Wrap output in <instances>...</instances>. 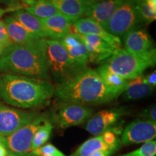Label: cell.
<instances>
[{
    "instance_id": "cell-13",
    "label": "cell",
    "mask_w": 156,
    "mask_h": 156,
    "mask_svg": "<svg viewBox=\"0 0 156 156\" xmlns=\"http://www.w3.org/2000/svg\"><path fill=\"white\" fill-rule=\"evenodd\" d=\"M156 122L145 119H136L128 124L123 131L121 137L122 145L145 143L155 139Z\"/></svg>"
},
{
    "instance_id": "cell-36",
    "label": "cell",
    "mask_w": 156,
    "mask_h": 156,
    "mask_svg": "<svg viewBox=\"0 0 156 156\" xmlns=\"http://www.w3.org/2000/svg\"><path fill=\"white\" fill-rule=\"evenodd\" d=\"M5 48H4L1 44H0V56L2 55V54H3V52H4V51H5Z\"/></svg>"
},
{
    "instance_id": "cell-29",
    "label": "cell",
    "mask_w": 156,
    "mask_h": 156,
    "mask_svg": "<svg viewBox=\"0 0 156 156\" xmlns=\"http://www.w3.org/2000/svg\"><path fill=\"white\" fill-rule=\"evenodd\" d=\"M0 44L5 49L14 45V43L12 41L10 37L7 33L5 23L1 20H0Z\"/></svg>"
},
{
    "instance_id": "cell-18",
    "label": "cell",
    "mask_w": 156,
    "mask_h": 156,
    "mask_svg": "<svg viewBox=\"0 0 156 156\" xmlns=\"http://www.w3.org/2000/svg\"><path fill=\"white\" fill-rule=\"evenodd\" d=\"M56 9L75 22L85 16L93 0H50Z\"/></svg>"
},
{
    "instance_id": "cell-21",
    "label": "cell",
    "mask_w": 156,
    "mask_h": 156,
    "mask_svg": "<svg viewBox=\"0 0 156 156\" xmlns=\"http://www.w3.org/2000/svg\"><path fill=\"white\" fill-rule=\"evenodd\" d=\"M12 16L17 21L20 23L23 27H25L27 30L32 33L33 34L44 38L46 40L50 39V34L43 26L41 23L40 18L30 13L25 11V9H20L14 12Z\"/></svg>"
},
{
    "instance_id": "cell-40",
    "label": "cell",
    "mask_w": 156,
    "mask_h": 156,
    "mask_svg": "<svg viewBox=\"0 0 156 156\" xmlns=\"http://www.w3.org/2000/svg\"><path fill=\"white\" fill-rule=\"evenodd\" d=\"M9 156H14V155H9Z\"/></svg>"
},
{
    "instance_id": "cell-35",
    "label": "cell",
    "mask_w": 156,
    "mask_h": 156,
    "mask_svg": "<svg viewBox=\"0 0 156 156\" xmlns=\"http://www.w3.org/2000/svg\"><path fill=\"white\" fill-rule=\"evenodd\" d=\"M8 152L2 142H0V156H7Z\"/></svg>"
},
{
    "instance_id": "cell-5",
    "label": "cell",
    "mask_w": 156,
    "mask_h": 156,
    "mask_svg": "<svg viewBox=\"0 0 156 156\" xmlns=\"http://www.w3.org/2000/svg\"><path fill=\"white\" fill-rule=\"evenodd\" d=\"M145 24L138 9V0H126L102 28L121 40Z\"/></svg>"
},
{
    "instance_id": "cell-39",
    "label": "cell",
    "mask_w": 156,
    "mask_h": 156,
    "mask_svg": "<svg viewBox=\"0 0 156 156\" xmlns=\"http://www.w3.org/2000/svg\"><path fill=\"white\" fill-rule=\"evenodd\" d=\"M93 2H101V1H103V0H93Z\"/></svg>"
},
{
    "instance_id": "cell-15",
    "label": "cell",
    "mask_w": 156,
    "mask_h": 156,
    "mask_svg": "<svg viewBox=\"0 0 156 156\" xmlns=\"http://www.w3.org/2000/svg\"><path fill=\"white\" fill-rule=\"evenodd\" d=\"M74 33L82 35H94L103 38L118 51L122 48V42L120 38L108 34L98 23L89 17H83L73 23Z\"/></svg>"
},
{
    "instance_id": "cell-31",
    "label": "cell",
    "mask_w": 156,
    "mask_h": 156,
    "mask_svg": "<svg viewBox=\"0 0 156 156\" xmlns=\"http://www.w3.org/2000/svg\"><path fill=\"white\" fill-rule=\"evenodd\" d=\"M23 0H0V2L7 5L9 7L23 9Z\"/></svg>"
},
{
    "instance_id": "cell-4",
    "label": "cell",
    "mask_w": 156,
    "mask_h": 156,
    "mask_svg": "<svg viewBox=\"0 0 156 156\" xmlns=\"http://www.w3.org/2000/svg\"><path fill=\"white\" fill-rule=\"evenodd\" d=\"M46 44L48 73L58 84L69 80L87 68L72 58L58 41L47 39Z\"/></svg>"
},
{
    "instance_id": "cell-37",
    "label": "cell",
    "mask_w": 156,
    "mask_h": 156,
    "mask_svg": "<svg viewBox=\"0 0 156 156\" xmlns=\"http://www.w3.org/2000/svg\"><path fill=\"white\" fill-rule=\"evenodd\" d=\"M20 156H38V155H35V154L32 153H28L25 154V155H20Z\"/></svg>"
},
{
    "instance_id": "cell-17",
    "label": "cell",
    "mask_w": 156,
    "mask_h": 156,
    "mask_svg": "<svg viewBox=\"0 0 156 156\" xmlns=\"http://www.w3.org/2000/svg\"><path fill=\"white\" fill-rule=\"evenodd\" d=\"M126 0H103L94 2L87 9L85 17L93 20L103 27L112 17L115 12Z\"/></svg>"
},
{
    "instance_id": "cell-20",
    "label": "cell",
    "mask_w": 156,
    "mask_h": 156,
    "mask_svg": "<svg viewBox=\"0 0 156 156\" xmlns=\"http://www.w3.org/2000/svg\"><path fill=\"white\" fill-rule=\"evenodd\" d=\"M72 58L78 63L87 67L89 54L85 44L77 33H71L58 40Z\"/></svg>"
},
{
    "instance_id": "cell-6",
    "label": "cell",
    "mask_w": 156,
    "mask_h": 156,
    "mask_svg": "<svg viewBox=\"0 0 156 156\" xmlns=\"http://www.w3.org/2000/svg\"><path fill=\"white\" fill-rule=\"evenodd\" d=\"M101 64L112 73L129 80L140 77L147 68L154 66L150 62L134 55L124 48L116 51Z\"/></svg>"
},
{
    "instance_id": "cell-24",
    "label": "cell",
    "mask_w": 156,
    "mask_h": 156,
    "mask_svg": "<svg viewBox=\"0 0 156 156\" xmlns=\"http://www.w3.org/2000/svg\"><path fill=\"white\" fill-rule=\"evenodd\" d=\"M95 71L100 75L105 85L118 96L122 95L127 87L129 80L112 73L102 64Z\"/></svg>"
},
{
    "instance_id": "cell-23",
    "label": "cell",
    "mask_w": 156,
    "mask_h": 156,
    "mask_svg": "<svg viewBox=\"0 0 156 156\" xmlns=\"http://www.w3.org/2000/svg\"><path fill=\"white\" fill-rule=\"evenodd\" d=\"M153 90L154 87L144 82L142 75L129 81L126 90L122 93V98L126 101L137 100L151 94Z\"/></svg>"
},
{
    "instance_id": "cell-14",
    "label": "cell",
    "mask_w": 156,
    "mask_h": 156,
    "mask_svg": "<svg viewBox=\"0 0 156 156\" xmlns=\"http://www.w3.org/2000/svg\"><path fill=\"white\" fill-rule=\"evenodd\" d=\"M125 114L126 108L124 107L101 111L90 117L85 128L89 133L95 136L108 130L113 131V126Z\"/></svg>"
},
{
    "instance_id": "cell-1",
    "label": "cell",
    "mask_w": 156,
    "mask_h": 156,
    "mask_svg": "<svg viewBox=\"0 0 156 156\" xmlns=\"http://www.w3.org/2000/svg\"><path fill=\"white\" fill-rule=\"evenodd\" d=\"M54 92V86L48 80L14 74L0 75V98L13 107L25 109L44 106Z\"/></svg>"
},
{
    "instance_id": "cell-8",
    "label": "cell",
    "mask_w": 156,
    "mask_h": 156,
    "mask_svg": "<svg viewBox=\"0 0 156 156\" xmlns=\"http://www.w3.org/2000/svg\"><path fill=\"white\" fill-rule=\"evenodd\" d=\"M46 119H47L46 115L41 114L32 122L22 126L10 135L4 137L2 144L8 152V155L20 156L30 153L34 134Z\"/></svg>"
},
{
    "instance_id": "cell-19",
    "label": "cell",
    "mask_w": 156,
    "mask_h": 156,
    "mask_svg": "<svg viewBox=\"0 0 156 156\" xmlns=\"http://www.w3.org/2000/svg\"><path fill=\"white\" fill-rule=\"evenodd\" d=\"M40 20L50 34V40L58 41L66 35L73 33L72 28L74 22L60 12L52 17L40 19Z\"/></svg>"
},
{
    "instance_id": "cell-11",
    "label": "cell",
    "mask_w": 156,
    "mask_h": 156,
    "mask_svg": "<svg viewBox=\"0 0 156 156\" xmlns=\"http://www.w3.org/2000/svg\"><path fill=\"white\" fill-rule=\"evenodd\" d=\"M7 33L14 44L46 53V39L33 34L17 21L12 15L3 20Z\"/></svg>"
},
{
    "instance_id": "cell-38",
    "label": "cell",
    "mask_w": 156,
    "mask_h": 156,
    "mask_svg": "<svg viewBox=\"0 0 156 156\" xmlns=\"http://www.w3.org/2000/svg\"><path fill=\"white\" fill-rule=\"evenodd\" d=\"M3 140H4V136H2L1 134H0V142H2V143Z\"/></svg>"
},
{
    "instance_id": "cell-30",
    "label": "cell",
    "mask_w": 156,
    "mask_h": 156,
    "mask_svg": "<svg viewBox=\"0 0 156 156\" xmlns=\"http://www.w3.org/2000/svg\"><path fill=\"white\" fill-rule=\"evenodd\" d=\"M139 116L141 117L142 119L151 121V122H156V107L155 105L151 106L139 114Z\"/></svg>"
},
{
    "instance_id": "cell-16",
    "label": "cell",
    "mask_w": 156,
    "mask_h": 156,
    "mask_svg": "<svg viewBox=\"0 0 156 156\" xmlns=\"http://www.w3.org/2000/svg\"><path fill=\"white\" fill-rule=\"evenodd\" d=\"M89 54V62H102L112 56L116 50L106 41L94 35L79 34Z\"/></svg>"
},
{
    "instance_id": "cell-34",
    "label": "cell",
    "mask_w": 156,
    "mask_h": 156,
    "mask_svg": "<svg viewBox=\"0 0 156 156\" xmlns=\"http://www.w3.org/2000/svg\"><path fill=\"white\" fill-rule=\"evenodd\" d=\"M112 154L104 151H97L91 154L90 156H110Z\"/></svg>"
},
{
    "instance_id": "cell-28",
    "label": "cell",
    "mask_w": 156,
    "mask_h": 156,
    "mask_svg": "<svg viewBox=\"0 0 156 156\" xmlns=\"http://www.w3.org/2000/svg\"><path fill=\"white\" fill-rule=\"evenodd\" d=\"M38 156H66L52 144H46L30 152Z\"/></svg>"
},
{
    "instance_id": "cell-9",
    "label": "cell",
    "mask_w": 156,
    "mask_h": 156,
    "mask_svg": "<svg viewBox=\"0 0 156 156\" xmlns=\"http://www.w3.org/2000/svg\"><path fill=\"white\" fill-rule=\"evenodd\" d=\"M36 112L21 110L0 104V134L10 135L22 126L32 122L40 116Z\"/></svg>"
},
{
    "instance_id": "cell-3",
    "label": "cell",
    "mask_w": 156,
    "mask_h": 156,
    "mask_svg": "<svg viewBox=\"0 0 156 156\" xmlns=\"http://www.w3.org/2000/svg\"><path fill=\"white\" fill-rule=\"evenodd\" d=\"M0 71L49 80L46 53L14 44L0 56Z\"/></svg>"
},
{
    "instance_id": "cell-7",
    "label": "cell",
    "mask_w": 156,
    "mask_h": 156,
    "mask_svg": "<svg viewBox=\"0 0 156 156\" xmlns=\"http://www.w3.org/2000/svg\"><path fill=\"white\" fill-rule=\"evenodd\" d=\"M93 111L87 106L74 103L60 102L51 113L50 122L58 128L78 126L87 122Z\"/></svg>"
},
{
    "instance_id": "cell-12",
    "label": "cell",
    "mask_w": 156,
    "mask_h": 156,
    "mask_svg": "<svg viewBox=\"0 0 156 156\" xmlns=\"http://www.w3.org/2000/svg\"><path fill=\"white\" fill-rule=\"evenodd\" d=\"M119 138L114 131L108 130L87 140L69 156H90L97 151H104L114 154L122 147Z\"/></svg>"
},
{
    "instance_id": "cell-10",
    "label": "cell",
    "mask_w": 156,
    "mask_h": 156,
    "mask_svg": "<svg viewBox=\"0 0 156 156\" xmlns=\"http://www.w3.org/2000/svg\"><path fill=\"white\" fill-rule=\"evenodd\" d=\"M122 41L124 49L134 55L147 60L155 66L156 51L154 42L145 30L140 28L132 31Z\"/></svg>"
},
{
    "instance_id": "cell-2",
    "label": "cell",
    "mask_w": 156,
    "mask_h": 156,
    "mask_svg": "<svg viewBox=\"0 0 156 156\" xmlns=\"http://www.w3.org/2000/svg\"><path fill=\"white\" fill-rule=\"evenodd\" d=\"M54 96L60 102L83 106L109 103L119 97L105 85L95 69L86 68L69 80L54 87Z\"/></svg>"
},
{
    "instance_id": "cell-25",
    "label": "cell",
    "mask_w": 156,
    "mask_h": 156,
    "mask_svg": "<svg viewBox=\"0 0 156 156\" xmlns=\"http://www.w3.org/2000/svg\"><path fill=\"white\" fill-rule=\"evenodd\" d=\"M53 124L48 119H46L44 124L39 127L35 133L31 144L30 152L41 147L50 138L53 129Z\"/></svg>"
},
{
    "instance_id": "cell-22",
    "label": "cell",
    "mask_w": 156,
    "mask_h": 156,
    "mask_svg": "<svg viewBox=\"0 0 156 156\" xmlns=\"http://www.w3.org/2000/svg\"><path fill=\"white\" fill-rule=\"evenodd\" d=\"M23 9L40 19L47 18L59 13L50 0H23Z\"/></svg>"
},
{
    "instance_id": "cell-32",
    "label": "cell",
    "mask_w": 156,
    "mask_h": 156,
    "mask_svg": "<svg viewBox=\"0 0 156 156\" xmlns=\"http://www.w3.org/2000/svg\"><path fill=\"white\" fill-rule=\"evenodd\" d=\"M143 80L145 83L155 87L156 85V73L155 71L147 76H143Z\"/></svg>"
},
{
    "instance_id": "cell-33",
    "label": "cell",
    "mask_w": 156,
    "mask_h": 156,
    "mask_svg": "<svg viewBox=\"0 0 156 156\" xmlns=\"http://www.w3.org/2000/svg\"><path fill=\"white\" fill-rule=\"evenodd\" d=\"M18 9H20L13 8V7H8L7 9H3L0 7V19H1V17H2L4 15L6 14L7 12H15L16 10H18Z\"/></svg>"
},
{
    "instance_id": "cell-27",
    "label": "cell",
    "mask_w": 156,
    "mask_h": 156,
    "mask_svg": "<svg viewBox=\"0 0 156 156\" xmlns=\"http://www.w3.org/2000/svg\"><path fill=\"white\" fill-rule=\"evenodd\" d=\"M155 155L156 142L155 140H151L145 142L141 147L135 151L119 156H155Z\"/></svg>"
},
{
    "instance_id": "cell-26",
    "label": "cell",
    "mask_w": 156,
    "mask_h": 156,
    "mask_svg": "<svg viewBox=\"0 0 156 156\" xmlns=\"http://www.w3.org/2000/svg\"><path fill=\"white\" fill-rule=\"evenodd\" d=\"M138 9L145 24H150L156 19V0H138Z\"/></svg>"
}]
</instances>
